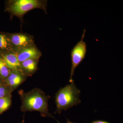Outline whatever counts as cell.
I'll use <instances>...</instances> for the list:
<instances>
[{
    "instance_id": "1",
    "label": "cell",
    "mask_w": 123,
    "mask_h": 123,
    "mask_svg": "<svg viewBox=\"0 0 123 123\" xmlns=\"http://www.w3.org/2000/svg\"><path fill=\"white\" fill-rule=\"evenodd\" d=\"M19 93L21 99V109L22 111H36L40 112L43 117L55 118L49 112V97L41 90L35 88L26 92L20 91Z\"/></svg>"
},
{
    "instance_id": "6",
    "label": "cell",
    "mask_w": 123,
    "mask_h": 123,
    "mask_svg": "<svg viewBox=\"0 0 123 123\" xmlns=\"http://www.w3.org/2000/svg\"><path fill=\"white\" fill-rule=\"evenodd\" d=\"M6 64L10 70L24 74L21 63L18 60L17 55L13 53L2 55L1 56Z\"/></svg>"
},
{
    "instance_id": "2",
    "label": "cell",
    "mask_w": 123,
    "mask_h": 123,
    "mask_svg": "<svg viewBox=\"0 0 123 123\" xmlns=\"http://www.w3.org/2000/svg\"><path fill=\"white\" fill-rule=\"evenodd\" d=\"M80 91L74 81L61 88L55 95L56 112L60 114L62 111H66L80 103Z\"/></svg>"
},
{
    "instance_id": "15",
    "label": "cell",
    "mask_w": 123,
    "mask_h": 123,
    "mask_svg": "<svg viewBox=\"0 0 123 123\" xmlns=\"http://www.w3.org/2000/svg\"><path fill=\"white\" fill-rule=\"evenodd\" d=\"M2 82H3V80L0 77V85Z\"/></svg>"
},
{
    "instance_id": "11",
    "label": "cell",
    "mask_w": 123,
    "mask_h": 123,
    "mask_svg": "<svg viewBox=\"0 0 123 123\" xmlns=\"http://www.w3.org/2000/svg\"><path fill=\"white\" fill-rule=\"evenodd\" d=\"M10 72V69L6 64L2 57H0V77L3 81L8 77Z\"/></svg>"
},
{
    "instance_id": "4",
    "label": "cell",
    "mask_w": 123,
    "mask_h": 123,
    "mask_svg": "<svg viewBox=\"0 0 123 123\" xmlns=\"http://www.w3.org/2000/svg\"><path fill=\"white\" fill-rule=\"evenodd\" d=\"M42 4L36 0H18L11 5L10 10L14 14L22 15L31 10L42 7Z\"/></svg>"
},
{
    "instance_id": "14",
    "label": "cell",
    "mask_w": 123,
    "mask_h": 123,
    "mask_svg": "<svg viewBox=\"0 0 123 123\" xmlns=\"http://www.w3.org/2000/svg\"><path fill=\"white\" fill-rule=\"evenodd\" d=\"M67 123H73V122H71V121H69L68 120L67 121ZM110 123L109 122H107V121H103V120H96V121H92L91 123Z\"/></svg>"
},
{
    "instance_id": "9",
    "label": "cell",
    "mask_w": 123,
    "mask_h": 123,
    "mask_svg": "<svg viewBox=\"0 0 123 123\" xmlns=\"http://www.w3.org/2000/svg\"><path fill=\"white\" fill-rule=\"evenodd\" d=\"M21 65L23 71L24 70L29 74L34 72L37 68V62L34 59L26 60L21 62Z\"/></svg>"
},
{
    "instance_id": "8",
    "label": "cell",
    "mask_w": 123,
    "mask_h": 123,
    "mask_svg": "<svg viewBox=\"0 0 123 123\" xmlns=\"http://www.w3.org/2000/svg\"><path fill=\"white\" fill-rule=\"evenodd\" d=\"M11 41L12 44L18 47H27L31 43L32 40L30 37L23 34H16L11 36Z\"/></svg>"
},
{
    "instance_id": "13",
    "label": "cell",
    "mask_w": 123,
    "mask_h": 123,
    "mask_svg": "<svg viewBox=\"0 0 123 123\" xmlns=\"http://www.w3.org/2000/svg\"><path fill=\"white\" fill-rule=\"evenodd\" d=\"M9 46V40L7 36L3 34H0V50L8 49Z\"/></svg>"
},
{
    "instance_id": "5",
    "label": "cell",
    "mask_w": 123,
    "mask_h": 123,
    "mask_svg": "<svg viewBox=\"0 0 123 123\" xmlns=\"http://www.w3.org/2000/svg\"><path fill=\"white\" fill-rule=\"evenodd\" d=\"M25 80L22 74L12 70L10 71L7 78L3 81L12 91L23 83Z\"/></svg>"
},
{
    "instance_id": "3",
    "label": "cell",
    "mask_w": 123,
    "mask_h": 123,
    "mask_svg": "<svg viewBox=\"0 0 123 123\" xmlns=\"http://www.w3.org/2000/svg\"><path fill=\"white\" fill-rule=\"evenodd\" d=\"M86 31V30H84L80 40L74 46L71 51L72 67L69 80L70 83L74 81L73 77L75 69L85 59L86 54L87 46L86 43L84 41Z\"/></svg>"
},
{
    "instance_id": "10",
    "label": "cell",
    "mask_w": 123,
    "mask_h": 123,
    "mask_svg": "<svg viewBox=\"0 0 123 123\" xmlns=\"http://www.w3.org/2000/svg\"><path fill=\"white\" fill-rule=\"evenodd\" d=\"M11 104V95L0 98V115L9 108Z\"/></svg>"
},
{
    "instance_id": "12",
    "label": "cell",
    "mask_w": 123,
    "mask_h": 123,
    "mask_svg": "<svg viewBox=\"0 0 123 123\" xmlns=\"http://www.w3.org/2000/svg\"><path fill=\"white\" fill-rule=\"evenodd\" d=\"M12 91L4 82L0 85V98L11 95Z\"/></svg>"
},
{
    "instance_id": "16",
    "label": "cell",
    "mask_w": 123,
    "mask_h": 123,
    "mask_svg": "<svg viewBox=\"0 0 123 123\" xmlns=\"http://www.w3.org/2000/svg\"><path fill=\"white\" fill-rule=\"evenodd\" d=\"M22 123H24V120H23V121Z\"/></svg>"
},
{
    "instance_id": "7",
    "label": "cell",
    "mask_w": 123,
    "mask_h": 123,
    "mask_svg": "<svg viewBox=\"0 0 123 123\" xmlns=\"http://www.w3.org/2000/svg\"><path fill=\"white\" fill-rule=\"evenodd\" d=\"M40 55V53L36 49L28 47L23 49L17 55L18 61L21 63L26 60L38 59Z\"/></svg>"
}]
</instances>
